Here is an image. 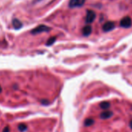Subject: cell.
Here are the masks:
<instances>
[{
  "instance_id": "obj_5",
  "label": "cell",
  "mask_w": 132,
  "mask_h": 132,
  "mask_svg": "<svg viewBox=\"0 0 132 132\" xmlns=\"http://www.w3.org/2000/svg\"><path fill=\"white\" fill-rule=\"evenodd\" d=\"M115 27V23L112 21H108L103 26V30L104 32H109Z\"/></svg>"
},
{
  "instance_id": "obj_7",
  "label": "cell",
  "mask_w": 132,
  "mask_h": 132,
  "mask_svg": "<svg viewBox=\"0 0 132 132\" xmlns=\"http://www.w3.org/2000/svg\"><path fill=\"white\" fill-rule=\"evenodd\" d=\"M12 23H13L14 29H16V30H19V29L22 28V27H23V23L18 19H13Z\"/></svg>"
},
{
  "instance_id": "obj_9",
  "label": "cell",
  "mask_w": 132,
  "mask_h": 132,
  "mask_svg": "<svg viewBox=\"0 0 132 132\" xmlns=\"http://www.w3.org/2000/svg\"><path fill=\"white\" fill-rule=\"evenodd\" d=\"M2 92V88H1V86H0V93Z\"/></svg>"
},
{
  "instance_id": "obj_2",
  "label": "cell",
  "mask_w": 132,
  "mask_h": 132,
  "mask_svg": "<svg viewBox=\"0 0 132 132\" xmlns=\"http://www.w3.org/2000/svg\"><path fill=\"white\" fill-rule=\"evenodd\" d=\"M86 0H70L69 6L70 8H79L82 7L85 4Z\"/></svg>"
},
{
  "instance_id": "obj_1",
  "label": "cell",
  "mask_w": 132,
  "mask_h": 132,
  "mask_svg": "<svg viewBox=\"0 0 132 132\" xmlns=\"http://www.w3.org/2000/svg\"><path fill=\"white\" fill-rule=\"evenodd\" d=\"M51 30L50 27H48L47 26L45 25H39L38 27H37L36 28L33 29L31 30V34H38L43 32H47Z\"/></svg>"
},
{
  "instance_id": "obj_8",
  "label": "cell",
  "mask_w": 132,
  "mask_h": 132,
  "mask_svg": "<svg viewBox=\"0 0 132 132\" xmlns=\"http://www.w3.org/2000/svg\"><path fill=\"white\" fill-rule=\"evenodd\" d=\"M55 40H56V37H51V38L47 40L46 45H47V46H51V45H52V44L55 42Z\"/></svg>"
},
{
  "instance_id": "obj_6",
  "label": "cell",
  "mask_w": 132,
  "mask_h": 132,
  "mask_svg": "<svg viewBox=\"0 0 132 132\" xmlns=\"http://www.w3.org/2000/svg\"><path fill=\"white\" fill-rule=\"evenodd\" d=\"M92 33V27L89 25H86L82 28V34L84 36H89Z\"/></svg>"
},
{
  "instance_id": "obj_10",
  "label": "cell",
  "mask_w": 132,
  "mask_h": 132,
  "mask_svg": "<svg viewBox=\"0 0 132 132\" xmlns=\"http://www.w3.org/2000/svg\"><path fill=\"white\" fill-rule=\"evenodd\" d=\"M37 1H39V0H37Z\"/></svg>"
},
{
  "instance_id": "obj_3",
  "label": "cell",
  "mask_w": 132,
  "mask_h": 132,
  "mask_svg": "<svg viewBox=\"0 0 132 132\" xmlns=\"http://www.w3.org/2000/svg\"><path fill=\"white\" fill-rule=\"evenodd\" d=\"M96 19V13L93 10H88L86 16V23H92L94 20Z\"/></svg>"
},
{
  "instance_id": "obj_4",
  "label": "cell",
  "mask_w": 132,
  "mask_h": 132,
  "mask_svg": "<svg viewBox=\"0 0 132 132\" xmlns=\"http://www.w3.org/2000/svg\"><path fill=\"white\" fill-rule=\"evenodd\" d=\"M131 19L129 16H125L123 17L121 20H120V27H123V28H129L131 26Z\"/></svg>"
}]
</instances>
